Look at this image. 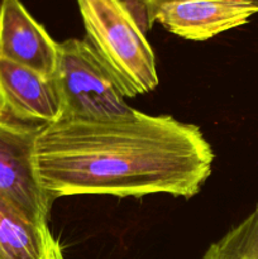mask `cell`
I'll list each match as a JSON object with an SVG mask.
<instances>
[{
  "label": "cell",
  "instance_id": "obj_2",
  "mask_svg": "<svg viewBox=\"0 0 258 259\" xmlns=\"http://www.w3.org/2000/svg\"><path fill=\"white\" fill-rule=\"evenodd\" d=\"M88 42L118 82L124 96L158 85L156 57L128 0H77Z\"/></svg>",
  "mask_w": 258,
  "mask_h": 259
},
{
  "label": "cell",
  "instance_id": "obj_4",
  "mask_svg": "<svg viewBox=\"0 0 258 259\" xmlns=\"http://www.w3.org/2000/svg\"><path fill=\"white\" fill-rule=\"evenodd\" d=\"M38 124L0 119V196L29 215L47 223L53 199L40 185L34 164Z\"/></svg>",
  "mask_w": 258,
  "mask_h": 259
},
{
  "label": "cell",
  "instance_id": "obj_7",
  "mask_svg": "<svg viewBox=\"0 0 258 259\" xmlns=\"http://www.w3.org/2000/svg\"><path fill=\"white\" fill-rule=\"evenodd\" d=\"M0 57L53 77L58 43L30 15L20 0L0 3Z\"/></svg>",
  "mask_w": 258,
  "mask_h": 259
},
{
  "label": "cell",
  "instance_id": "obj_8",
  "mask_svg": "<svg viewBox=\"0 0 258 259\" xmlns=\"http://www.w3.org/2000/svg\"><path fill=\"white\" fill-rule=\"evenodd\" d=\"M0 259H63V254L47 223L0 196Z\"/></svg>",
  "mask_w": 258,
  "mask_h": 259
},
{
  "label": "cell",
  "instance_id": "obj_3",
  "mask_svg": "<svg viewBox=\"0 0 258 259\" xmlns=\"http://www.w3.org/2000/svg\"><path fill=\"white\" fill-rule=\"evenodd\" d=\"M53 77L62 99V118L99 120L134 111L88 39L72 38L58 43Z\"/></svg>",
  "mask_w": 258,
  "mask_h": 259
},
{
  "label": "cell",
  "instance_id": "obj_10",
  "mask_svg": "<svg viewBox=\"0 0 258 259\" xmlns=\"http://www.w3.org/2000/svg\"><path fill=\"white\" fill-rule=\"evenodd\" d=\"M4 115H5V114H4V111H3L2 106H0V119H2V118H4Z\"/></svg>",
  "mask_w": 258,
  "mask_h": 259
},
{
  "label": "cell",
  "instance_id": "obj_9",
  "mask_svg": "<svg viewBox=\"0 0 258 259\" xmlns=\"http://www.w3.org/2000/svg\"><path fill=\"white\" fill-rule=\"evenodd\" d=\"M230 232L239 242L258 253V205L249 217L230 229Z\"/></svg>",
  "mask_w": 258,
  "mask_h": 259
},
{
  "label": "cell",
  "instance_id": "obj_6",
  "mask_svg": "<svg viewBox=\"0 0 258 259\" xmlns=\"http://www.w3.org/2000/svg\"><path fill=\"white\" fill-rule=\"evenodd\" d=\"M0 106L12 119L28 124L55 123L63 105L55 77L0 57Z\"/></svg>",
  "mask_w": 258,
  "mask_h": 259
},
{
  "label": "cell",
  "instance_id": "obj_11",
  "mask_svg": "<svg viewBox=\"0 0 258 259\" xmlns=\"http://www.w3.org/2000/svg\"><path fill=\"white\" fill-rule=\"evenodd\" d=\"M142 2H144V0H138V2H136V3L138 4V3H142Z\"/></svg>",
  "mask_w": 258,
  "mask_h": 259
},
{
  "label": "cell",
  "instance_id": "obj_1",
  "mask_svg": "<svg viewBox=\"0 0 258 259\" xmlns=\"http://www.w3.org/2000/svg\"><path fill=\"white\" fill-rule=\"evenodd\" d=\"M214 152L199 126L134 110L99 120L61 118L40 126L34 164L53 200L72 195L195 196Z\"/></svg>",
  "mask_w": 258,
  "mask_h": 259
},
{
  "label": "cell",
  "instance_id": "obj_13",
  "mask_svg": "<svg viewBox=\"0 0 258 259\" xmlns=\"http://www.w3.org/2000/svg\"><path fill=\"white\" fill-rule=\"evenodd\" d=\"M134 2H137V0H134Z\"/></svg>",
  "mask_w": 258,
  "mask_h": 259
},
{
  "label": "cell",
  "instance_id": "obj_12",
  "mask_svg": "<svg viewBox=\"0 0 258 259\" xmlns=\"http://www.w3.org/2000/svg\"><path fill=\"white\" fill-rule=\"evenodd\" d=\"M253 2H254L255 4H258V0H253Z\"/></svg>",
  "mask_w": 258,
  "mask_h": 259
},
{
  "label": "cell",
  "instance_id": "obj_5",
  "mask_svg": "<svg viewBox=\"0 0 258 259\" xmlns=\"http://www.w3.org/2000/svg\"><path fill=\"white\" fill-rule=\"evenodd\" d=\"M138 5L144 32L157 22L190 40H207L242 27L258 13L253 0H144Z\"/></svg>",
  "mask_w": 258,
  "mask_h": 259
}]
</instances>
